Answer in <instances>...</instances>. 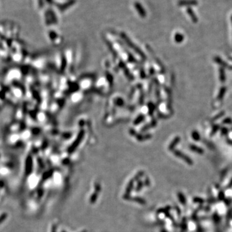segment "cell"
Segmentation results:
<instances>
[{
  "label": "cell",
  "instance_id": "cell-1",
  "mask_svg": "<svg viewBox=\"0 0 232 232\" xmlns=\"http://www.w3.org/2000/svg\"><path fill=\"white\" fill-rule=\"evenodd\" d=\"M173 153L174 154H175V156H177L179 158L182 159L183 161H184L186 163H188L189 165H192L193 163H193L192 159H190L188 156H186V155L184 154V153H183V152H181V151H179V150H175V151H173Z\"/></svg>",
  "mask_w": 232,
  "mask_h": 232
},
{
  "label": "cell",
  "instance_id": "cell-2",
  "mask_svg": "<svg viewBox=\"0 0 232 232\" xmlns=\"http://www.w3.org/2000/svg\"><path fill=\"white\" fill-rule=\"evenodd\" d=\"M214 60L216 63L219 64V65L221 66L222 68H228V69L229 70H232V67L230 66L229 65H228L227 63H226L225 61L222 60L221 57H219V56H215L214 58Z\"/></svg>",
  "mask_w": 232,
  "mask_h": 232
},
{
  "label": "cell",
  "instance_id": "cell-3",
  "mask_svg": "<svg viewBox=\"0 0 232 232\" xmlns=\"http://www.w3.org/2000/svg\"><path fill=\"white\" fill-rule=\"evenodd\" d=\"M83 136V132H81V133H79L78 138H77V140L74 142V144H72L70 147H69V148H68V152L71 153V152H72V151H74V150H75V149L76 148L77 146H78V144H79V143L81 142V139H82Z\"/></svg>",
  "mask_w": 232,
  "mask_h": 232
},
{
  "label": "cell",
  "instance_id": "cell-4",
  "mask_svg": "<svg viewBox=\"0 0 232 232\" xmlns=\"http://www.w3.org/2000/svg\"><path fill=\"white\" fill-rule=\"evenodd\" d=\"M226 90H227V88L226 86H223L221 87V89H220V90H219V93H218V95H217V100L222 101L224 97V95H225V93H226Z\"/></svg>",
  "mask_w": 232,
  "mask_h": 232
},
{
  "label": "cell",
  "instance_id": "cell-5",
  "mask_svg": "<svg viewBox=\"0 0 232 232\" xmlns=\"http://www.w3.org/2000/svg\"><path fill=\"white\" fill-rule=\"evenodd\" d=\"M190 149L191 150V151H194V152H196V153H199V154H202V153H204V150L201 148L199 147V146H196V145H194V144H191L190 145Z\"/></svg>",
  "mask_w": 232,
  "mask_h": 232
},
{
  "label": "cell",
  "instance_id": "cell-6",
  "mask_svg": "<svg viewBox=\"0 0 232 232\" xmlns=\"http://www.w3.org/2000/svg\"><path fill=\"white\" fill-rule=\"evenodd\" d=\"M219 79L221 83H224L226 81V75L224 69L222 67L219 68Z\"/></svg>",
  "mask_w": 232,
  "mask_h": 232
},
{
  "label": "cell",
  "instance_id": "cell-7",
  "mask_svg": "<svg viewBox=\"0 0 232 232\" xmlns=\"http://www.w3.org/2000/svg\"><path fill=\"white\" fill-rule=\"evenodd\" d=\"M180 141V137H176L175 139L173 140V141L171 142V144H170V146H169V150H173L174 149V148L176 147V146L179 143Z\"/></svg>",
  "mask_w": 232,
  "mask_h": 232
},
{
  "label": "cell",
  "instance_id": "cell-8",
  "mask_svg": "<svg viewBox=\"0 0 232 232\" xmlns=\"http://www.w3.org/2000/svg\"><path fill=\"white\" fill-rule=\"evenodd\" d=\"M191 137H192L193 139L195 141H199L201 139V136H200L199 133L196 130L193 131L192 133H191Z\"/></svg>",
  "mask_w": 232,
  "mask_h": 232
},
{
  "label": "cell",
  "instance_id": "cell-9",
  "mask_svg": "<svg viewBox=\"0 0 232 232\" xmlns=\"http://www.w3.org/2000/svg\"><path fill=\"white\" fill-rule=\"evenodd\" d=\"M220 129V126L218 125H214L213 126L212 129H211V133H210V136H213L217 133V132H218L219 130Z\"/></svg>",
  "mask_w": 232,
  "mask_h": 232
},
{
  "label": "cell",
  "instance_id": "cell-10",
  "mask_svg": "<svg viewBox=\"0 0 232 232\" xmlns=\"http://www.w3.org/2000/svg\"><path fill=\"white\" fill-rule=\"evenodd\" d=\"M224 114H225V112H224V111H222V112H221L220 113H219L218 114L216 115H215V117L213 118L212 120H211V122H215V121H216L217 120H218V119H221V118H222V117L224 115Z\"/></svg>",
  "mask_w": 232,
  "mask_h": 232
},
{
  "label": "cell",
  "instance_id": "cell-11",
  "mask_svg": "<svg viewBox=\"0 0 232 232\" xmlns=\"http://www.w3.org/2000/svg\"><path fill=\"white\" fill-rule=\"evenodd\" d=\"M178 198L180 202H181L183 204H185L186 202V200L185 197H184V195H183L182 193H179L178 194Z\"/></svg>",
  "mask_w": 232,
  "mask_h": 232
},
{
  "label": "cell",
  "instance_id": "cell-12",
  "mask_svg": "<svg viewBox=\"0 0 232 232\" xmlns=\"http://www.w3.org/2000/svg\"><path fill=\"white\" fill-rule=\"evenodd\" d=\"M184 40V37L182 34H177L175 36V40L177 43H181Z\"/></svg>",
  "mask_w": 232,
  "mask_h": 232
},
{
  "label": "cell",
  "instance_id": "cell-13",
  "mask_svg": "<svg viewBox=\"0 0 232 232\" xmlns=\"http://www.w3.org/2000/svg\"><path fill=\"white\" fill-rule=\"evenodd\" d=\"M188 13H189V14L190 15V17H191V20H193V21H194V23H196V22L197 21V17L195 16V14H194V12L191 11V10H188Z\"/></svg>",
  "mask_w": 232,
  "mask_h": 232
},
{
  "label": "cell",
  "instance_id": "cell-14",
  "mask_svg": "<svg viewBox=\"0 0 232 232\" xmlns=\"http://www.w3.org/2000/svg\"><path fill=\"white\" fill-rule=\"evenodd\" d=\"M222 123L224 125H231L232 123V119L230 118H227L222 121Z\"/></svg>",
  "mask_w": 232,
  "mask_h": 232
},
{
  "label": "cell",
  "instance_id": "cell-15",
  "mask_svg": "<svg viewBox=\"0 0 232 232\" xmlns=\"http://www.w3.org/2000/svg\"><path fill=\"white\" fill-rule=\"evenodd\" d=\"M228 133V130L227 128L226 127H222L221 128V133H222L223 136H226Z\"/></svg>",
  "mask_w": 232,
  "mask_h": 232
},
{
  "label": "cell",
  "instance_id": "cell-16",
  "mask_svg": "<svg viewBox=\"0 0 232 232\" xmlns=\"http://www.w3.org/2000/svg\"><path fill=\"white\" fill-rule=\"evenodd\" d=\"M194 201L195 202H199V203H202V202H204L203 199L200 197H195L194 199Z\"/></svg>",
  "mask_w": 232,
  "mask_h": 232
},
{
  "label": "cell",
  "instance_id": "cell-17",
  "mask_svg": "<svg viewBox=\"0 0 232 232\" xmlns=\"http://www.w3.org/2000/svg\"><path fill=\"white\" fill-rule=\"evenodd\" d=\"M224 192L221 191V192L219 193V198L220 200H222L224 199Z\"/></svg>",
  "mask_w": 232,
  "mask_h": 232
},
{
  "label": "cell",
  "instance_id": "cell-18",
  "mask_svg": "<svg viewBox=\"0 0 232 232\" xmlns=\"http://www.w3.org/2000/svg\"><path fill=\"white\" fill-rule=\"evenodd\" d=\"M5 218H6V215H3L2 217H0V223L2 222V221L5 219Z\"/></svg>",
  "mask_w": 232,
  "mask_h": 232
},
{
  "label": "cell",
  "instance_id": "cell-19",
  "mask_svg": "<svg viewBox=\"0 0 232 232\" xmlns=\"http://www.w3.org/2000/svg\"><path fill=\"white\" fill-rule=\"evenodd\" d=\"M161 232H167V231H165V230H162Z\"/></svg>",
  "mask_w": 232,
  "mask_h": 232
}]
</instances>
